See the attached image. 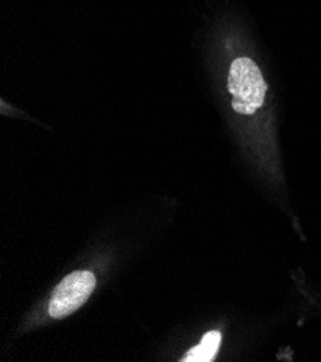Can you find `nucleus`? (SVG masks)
<instances>
[{"instance_id": "1", "label": "nucleus", "mask_w": 321, "mask_h": 362, "mask_svg": "<svg viewBox=\"0 0 321 362\" xmlns=\"http://www.w3.org/2000/svg\"><path fill=\"white\" fill-rule=\"evenodd\" d=\"M267 83L260 66L251 58H238L232 62L228 90L232 94V108L245 116H253L264 105Z\"/></svg>"}, {"instance_id": "2", "label": "nucleus", "mask_w": 321, "mask_h": 362, "mask_svg": "<svg viewBox=\"0 0 321 362\" xmlns=\"http://www.w3.org/2000/svg\"><path fill=\"white\" fill-rule=\"evenodd\" d=\"M95 288V276L88 270H80L68 274L55 287L49 300V315L55 319H63L78 310L92 295Z\"/></svg>"}, {"instance_id": "3", "label": "nucleus", "mask_w": 321, "mask_h": 362, "mask_svg": "<svg viewBox=\"0 0 321 362\" xmlns=\"http://www.w3.org/2000/svg\"><path fill=\"white\" fill-rule=\"evenodd\" d=\"M221 339H222V337L218 331L207 332L203 337L202 342L198 346L192 348L181 361H183V362H210L219 351Z\"/></svg>"}]
</instances>
